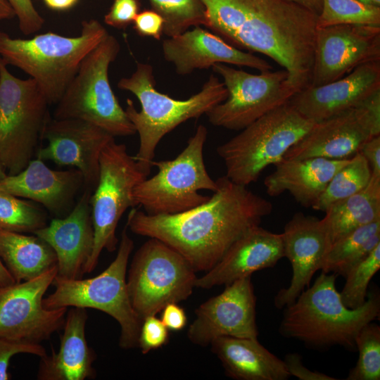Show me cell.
Wrapping results in <instances>:
<instances>
[{"label": "cell", "mask_w": 380, "mask_h": 380, "mask_svg": "<svg viewBox=\"0 0 380 380\" xmlns=\"http://www.w3.org/2000/svg\"><path fill=\"white\" fill-rule=\"evenodd\" d=\"M380 61V26L339 25L317 28L310 86L336 80L365 63Z\"/></svg>", "instance_id": "2e32d148"}, {"label": "cell", "mask_w": 380, "mask_h": 380, "mask_svg": "<svg viewBox=\"0 0 380 380\" xmlns=\"http://www.w3.org/2000/svg\"><path fill=\"white\" fill-rule=\"evenodd\" d=\"M86 308L70 307L67 311L58 353L40 357L37 378L39 380H84L96 375L93 364L96 354L89 346L85 327Z\"/></svg>", "instance_id": "d4e9b609"}, {"label": "cell", "mask_w": 380, "mask_h": 380, "mask_svg": "<svg viewBox=\"0 0 380 380\" xmlns=\"http://www.w3.org/2000/svg\"><path fill=\"white\" fill-rule=\"evenodd\" d=\"M283 258L282 234L273 233L257 225L235 241L213 268L197 277L195 286L208 289L227 285L251 277L256 271L272 267Z\"/></svg>", "instance_id": "603a6c76"}, {"label": "cell", "mask_w": 380, "mask_h": 380, "mask_svg": "<svg viewBox=\"0 0 380 380\" xmlns=\"http://www.w3.org/2000/svg\"><path fill=\"white\" fill-rule=\"evenodd\" d=\"M190 263L163 241L150 238L135 252L127 272L131 305L142 321L172 303L187 299L197 277Z\"/></svg>", "instance_id": "8fae6325"}, {"label": "cell", "mask_w": 380, "mask_h": 380, "mask_svg": "<svg viewBox=\"0 0 380 380\" xmlns=\"http://www.w3.org/2000/svg\"><path fill=\"white\" fill-rule=\"evenodd\" d=\"M0 258L15 282L32 279L57 266L53 249L34 234L0 229Z\"/></svg>", "instance_id": "83f0119b"}, {"label": "cell", "mask_w": 380, "mask_h": 380, "mask_svg": "<svg viewBox=\"0 0 380 380\" xmlns=\"http://www.w3.org/2000/svg\"><path fill=\"white\" fill-rule=\"evenodd\" d=\"M82 184L80 170H54L39 158L32 160L20 172L7 175L0 181V190L42 205L60 215L72 202Z\"/></svg>", "instance_id": "cb8c5ba5"}, {"label": "cell", "mask_w": 380, "mask_h": 380, "mask_svg": "<svg viewBox=\"0 0 380 380\" xmlns=\"http://www.w3.org/2000/svg\"><path fill=\"white\" fill-rule=\"evenodd\" d=\"M133 24L134 30L141 37L159 40L163 34L164 20L153 9L139 12Z\"/></svg>", "instance_id": "60d3db41"}, {"label": "cell", "mask_w": 380, "mask_h": 380, "mask_svg": "<svg viewBox=\"0 0 380 380\" xmlns=\"http://www.w3.org/2000/svg\"><path fill=\"white\" fill-rule=\"evenodd\" d=\"M358 359L347 380L380 379V327L372 322L364 325L355 337Z\"/></svg>", "instance_id": "e575fe53"}, {"label": "cell", "mask_w": 380, "mask_h": 380, "mask_svg": "<svg viewBox=\"0 0 380 380\" xmlns=\"http://www.w3.org/2000/svg\"><path fill=\"white\" fill-rule=\"evenodd\" d=\"M146 178L124 144L117 143L114 138L103 148L99 180L89 200L94 243L85 273L94 270L103 250L113 252L117 248L119 220L127 208L135 207L133 190Z\"/></svg>", "instance_id": "7c38bea8"}, {"label": "cell", "mask_w": 380, "mask_h": 380, "mask_svg": "<svg viewBox=\"0 0 380 380\" xmlns=\"http://www.w3.org/2000/svg\"><path fill=\"white\" fill-rule=\"evenodd\" d=\"M153 70L151 65L137 63L135 71L118 82L120 89L133 94L141 104L139 111L133 101L127 99L125 110L139 137L134 158L146 177L160 141L180 124L205 114L228 95L224 83L211 75L198 93L187 99H175L156 89Z\"/></svg>", "instance_id": "277c9868"}, {"label": "cell", "mask_w": 380, "mask_h": 380, "mask_svg": "<svg viewBox=\"0 0 380 380\" xmlns=\"http://www.w3.org/2000/svg\"><path fill=\"white\" fill-rule=\"evenodd\" d=\"M15 13L7 0H0V20L11 19Z\"/></svg>", "instance_id": "c3c4849f"}, {"label": "cell", "mask_w": 380, "mask_h": 380, "mask_svg": "<svg viewBox=\"0 0 380 380\" xmlns=\"http://www.w3.org/2000/svg\"><path fill=\"white\" fill-rule=\"evenodd\" d=\"M57 266L32 279L0 286V338L40 344L63 329L68 308L48 310L42 300Z\"/></svg>", "instance_id": "5bb4252c"}, {"label": "cell", "mask_w": 380, "mask_h": 380, "mask_svg": "<svg viewBox=\"0 0 380 380\" xmlns=\"http://www.w3.org/2000/svg\"><path fill=\"white\" fill-rule=\"evenodd\" d=\"M224 372L236 380H286L291 376L283 360L258 338L221 336L210 344Z\"/></svg>", "instance_id": "4316f807"}, {"label": "cell", "mask_w": 380, "mask_h": 380, "mask_svg": "<svg viewBox=\"0 0 380 380\" xmlns=\"http://www.w3.org/2000/svg\"><path fill=\"white\" fill-rule=\"evenodd\" d=\"M350 158L282 159L264 180L266 192L274 197L288 191L297 203L312 208L333 176Z\"/></svg>", "instance_id": "484cf974"}, {"label": "cell", "mask_w": 380, "mask_h": 380, "mask_svg": "<svg viewBox=\"0 0 380 380\" xmlns=\"http://www.w3.org/2000/svg\"><path fill=\"white\" fill-rule=\"evenodd\" d=\"M160 320L169 330L175 331L182 330L187 323L184 310L177 303H169L163 308Z\"/></svg>", "instance_id": "7bdbcfd3"}, {"label": "cell", "mask_w": 380, "mask_h": 380, "mask_svg": "<svg viewBox=\"0 0 380 380\" xmlns=\"http://www.w3.org/2000/svg\"><path fill=\"white\" fill-rule=\"evenodd\" d=\"M363 3L380 7V0H359Z\"/></svg>", "instance_id": "681fc988"}, {"label": "cell", "mask_w": 380, "mask_h": 380, "mask_svg": "<svg viewBox=\"0 0 380 380\" xmlns=\"http://www.w3.org/2000/svg\"><path fill=\"white\" fill-rule=\"evenodd\" d=\"M168 339L169 329L156 315L148 316L142 320L138 347L143 354L162 347L167 343Z\"/></svg>", "instance_id": "8d00e7d4"}, {"label": "cell", "mask_w": 380, "mask_h": 380, "mask_svg": "<svg viewBox=\"0 0 380 380\" xmlns=\"http://www.w3.org/2000/svg\"><path fill=\"white\" fill-rule=\"evenodd\" d=\"M207 25L237 49L267 56L298 92L310 85L317 15L287 0H201Z\"/></svg>", "instance_id": "7a4b0ae2"}, {"label": "cell", "mask_w": 380, "mask_h": 380, "mask_svg": "<svg viewBox=\"0 0 380 380\" xmlns=\"http://www.w3.org/2000/svg\"><path fill=\"white\" fill-rule=\"evenodd\" d=\"M380 135L376 123L361 104L315 122L286 153L283 159L324 158L345 159L360 151L363 144Z\"/></svg>", "instance_id": "ac0fdd59"}, {"label": "cell", "mask_w": 380, "mask_h": 380, "mask_svg": "<svg viewBox=\"0 0 380 380\" xmlns=\"http://www.w3.org/2000/svg\"><path fill=\"white\" fill-rule=\"evenodd\" d=\"M324 212L321 220L330 246L348 232L380 220V177L372 175L362 190L332 203Z\"/></svg>", "instance_id": "f1b7e54d"}, {"label": "cell", "mask_w": 380, "mask_h": 380, "mask_svg": "<svg viewBox=\"0 0 380 380\" xmlns=\"http://www.w3.org/2000/svg\"><path fill=\"white\" fill-rule=\"evenodd\" d=\"M208 129L200 125L186 146L173 160L153 161L158 172L139 182L132 193L134 206L143 207L148 215L179 213L208 201L210 196L198 191L217 189L209 175L203 159Z\"/></svg>", "instance_id": "9c48e42d"}, {"label": "cell", "mask_w": 380, "mask_h": 380, "mask_svg": "<svg viewBox=\"0 0 380 380\" xmlns=\"http://www.w3.org/2000/svg\"><path fill=\"white\" fill-rule=\"evenodd\" d=\"M371 178L368 162L357 152L333 176L312 208L324 212L332 203L362 190Z\"/></svg>", "instance_id": "4dcf8cb0"}, {"label": "cell", "mask_w": 380, "mask_h": 380, "mask_svg": "<svg viewBox=\"0 0 380 380\" xmlns=\"http://www.w3.org/2000/svg\"><path fill=\"white\" fill-rule=\"evenodd\" d=\"M45 5L54 11H66L76 5L78 0H43Z\"/></svg>", "instance_id": "f6af8a7d"}, {"label": "cell", "mask_w": 380, "mask_h": 380, "mask_svg": "<svg viewBox=\"0 0 380 380\" xmlns=\"http://www.w3.org/2000/svg\"><path fill=\"white\" fill-rule=\"evenodd\" d=\"M114 138L100 127L82 120L50 118L42 135L47 144L36 153L37 158L75 167L91 189L99 180L101 153Z\"/></svg>", "instance_id": "e0dca14e"}, {"label": "cell", "mask_w": 380, "mask_h": 380, "mask_svg": "<svg viewBox=\"0 0 380 380\" xmlns=\"http://www.w3.org/2000/svg\"><path fill=\"white\" fill-rule=\"evenodd\" d=\"M290 376H294L299 380H336V378L324 373L312 371L308 369L302 362V358L298 353H287L283 360Z\"/></svg>", "instance_id": "b9f144b4"}, {"label": "cell", "mask_w": 380, "mask_h": 380, "mask_svg": "<svg viewBox=\"0 0 380 380\" xmlns=\"http://www.w3.org/2000/svg\"><path fill=\"white\" fill-rule=\"evenodd\" d=\"M205 203L190 210L148 215L133 207L126 226L133 233L157 239L182 255L195 271L207 272L245 232L260 225L273 205L246 186L223 176Z\"/></svg>", "instance_id": "6da1fadb"}, {"label": "cell", "mask_w": 380, "mask_h": 380, "mask_svg": "<svg viewBox=\"0 0 380 380\" xmlns=\"http://www.w3.org/2000/svg\"><path fill=\"white\" fill-rule=\"evenodd\" d=\"M380 268V243L368 255L353 266L345 276L340 293L343 304L350 309L362 306L367 300L369 284Z\"/></svg>", "instance_id": "d590c367"}, {"label": "cell", "mask_w": 380, "mask_h": 380, "mask_svg": "<svg viewBox=\"0 0 380 380\" xmlns=\"http://www.w3.org/2000/svg\"><path fill=\"white\" fill-rule=\"evenodd\" d=\"M27 353L37 355L39 357L47 353L41 344H34L22 341L0 338V380H9L11 375L8 367L13 356Z\"/></svg>", "instance_id": "74e56055"}, {"label": "cell", "mask_w": 380, "mask_h": 380, "mask_svg": "<svg viewBox=\"0 0 380 380\" xmlns=\"http://www.w3.org/2000/svg\"><path fill=\"white\" fill-rule=\"evenodd\" d=\"M336 277L322 272L311 286L284 308L279 328L281 336L298 340L315 350L335 346L349 350L356 349L355 337L359 330L379 317V293H368L362 306L350 309L343 304L336 289Z\"/></svg>", "instance_id": "3957f363"}, {"label": "cell", "mask_w": 380, "mask_h": 380, "mask_svg": "<svg viewBox=\"0 0 380 380\" xmlns=\"http://www.w3.org/2000/svg\"><path fill=\"white\" fill-rule=\"evenodd\" d=\"M108 34L98 20L82 23L80 34L67 37L52 32L30 39L0 30V57L27 74L50 104L60 100L84 58Z\"/></svg>", "instance_id": "5b68a950"}, {"label": "cell", "mask_w": 380, "mask_h": 380, "mask_svg": "<svg viewBox=\"0 0 380 380\" xmlns=\"http://www.w3.org/2000/svg\"><path fill=\"white\" fill-rule=\"evenodd\" d=\"M380 243V220L358 227L338 239L329 246L322 272L343 277Z\"/></svg>", "instance_id": "f546056e"}, {"label": "cell", "mask_w": 380, "mask_h": 380, "mask_svg": "<svg viewBox=\"0 0 380 380\" xmlns=\"http://www.w3.org/2000/svg\"><path fill=\"white\" fill-rule=\"evenodd\" d=\"M195 310L187 330L194 344L207 346L221 336L258 338L256 296L251 277L237 279Z\"/></svg>", "instance_id": "9a60e30c"}, {"label": "cell", "mask_w": 380, "mask_h": 380, "mask_svg": "<svg viewBox=\"0 0 380 380\" xmlns=\"http://www.w3.org/2000/svg\"><path fill=\"white\" fill-rule=\"evenodd\" d=\"M91 190L86 189L70 213L53 219L32 234L49 243L57 257L56 277L82 279L91 258L94 233L89 203Z\"/></svg>", "instance_id": "7402d4cb"}, {"label": "cell", "mask_w": 380, "mask_h": 380, "mask_svg": "<svg viewBox=\"0 0 380 380\" xmlns=\"http://www.w3.org/2000/svg\"><path fill=\"white\" fill-rule=\"evenodd\" d=\"M359 152L368 162L372 175L380 177V135L365 141Z\"/></svg>", "instance_id": "ee69618b"}, {"label": "cell", "mask_w": 380, "mask_h": 380, "mask_svg": "<svg viewBox=\"0 0 380 380\" xmlns=\"http://www.w3.org/2000/svg\"><path fill=\"white\" fill-rule=\"evenodd\" d=\"M289 102L264 115L217 148L226 177L246 186L258 180L269 165H275L313 126Z\"/></svg>", "instance_id": "52a82bcc"}, {"label": "cell", "mask_w": 380, "mask_h": 380, "mask_svg": "<svg viewBox=\"0 0 380 380\" xmlns=\"http://www.w3.org/2000/svg\"><path fill=\"white\" fill-rule=\"evenodd\" d=\"M282 234L284 257L290 261L292 277L289 286L281 289L274 303L279 309L293 303L321 270L329 248L327 232L321 219L296 213L284 226Z\"/></svg>", "instance_id": "d6986e66"}, {"label": "cell", "mask_w": 380, "mask_h": 380, "mask_svg": "<svg viewBox=\"0 0 380 380\" xmlns=\"http://www.w3.org/2000/svg\"><path fill=\"white\" fill-rule=\"evenodd\" d=\"M6 175V169L0 158V181L2 180Z\"/></svg>", "instance_id": "f907efd6"}, {"label": "cell", "mask_w": 380, "mask_h": 380, "mask_svg": "<svg viewBox=\"0 0 380 380\" xmlns=\"http://www.w3.org/2000/svg\"><path fill=\"white\" fill-rule=\"evenodd\" d=\"M152 9L164 20L163 34L177 36L191 26L204 25L207 19L201 0H149Z\"/></svg>", "instance_id": "d6a6232c"}, {"label": "cell", "mask_w": 380, "mask_h": 380, "mask_svg": "<svg viewBox=\"0 0 380 380\" xmlns=\"http://www.w3.org/2000/svg\"><path fill=\"white\" fill-rule=\"evenodd\" d=\"M139 9V0H113L104 15V23L115 28L125 29L133 23Z\"/></svg>", "instance_id": "ab89813d"}, {"label": "cell", "mask_w": 380, "mask_h": 380, "mask_svg": "<svg viewBox=\"0 0 380 380\" xmlns=\"http://www.w3.org/2000/svg\"><path fill=\"white\" fill-rule=\"evenodd\" d=\"M47 216L34 203L0 190V229L33 233L45 227Z\"/></svg>", "instance_id": "836d02e7"}, {"label": "cell", "mask_w": 380, "mask_h": 380, "mask_svg": "<svg viewBox=\"0 0 380 380\" xmlns=\"http://www.w3.org/2000/svg\"><path fill=\"white\" fill-rule=\"evenodd\" d=\"M120 50L118 40L108 34L84 58L56 103L53 118L82 120L100 127L114 137L137 133L108 79L109 67Z\"/></svg>", "instance_id": "ba28073f"}, {"label": "cell", "mask_w": 380, "mask_h": 380, "mask_svg": "<svg viewBox=\"0 0 380 380\" xmlns=\"http://www.w3.org/2000/svg\"><path fill=\"white\" fill-rule=\"evenodd\" d=\"M49 105L32 79L11 74L0 57V158L8 175L20 172L36 154Z\"/></svg>", "instance_id": "30bf717a"}, {"label": "cell", "mask_w": 380, "mask_h": 380, "mask_svg": "<svg viewBox=\"0 0 380 380\" xmlns=\"http://www.w3.org/2000/svg\"><path fill=\"white\" fill-rule=\"evenodd\" d=\"M213 70L220 75L227 97L205 115L214 126L241 130L272 110L289 102L296 91L289 83L285 70L251 74L215 63Z\"/></svg>", "instance_id": "4fadbf2b"}, {"label": "cell", "mask_w": 380, "mask_h": 380, "mask_svg": "<svg viewBox=\"0 0 380 380\" xmlns=\"http://www.w3.org/2000/svg\"><path fill=\"white\" fill-rule=\"evenodd\" d=\"M15 283L0 258V286H7Z\"/></svg>", "instance_id": "7dc6e473"}, {"label": "cell", "mask_w": 380, "mask_h": 380, "mask_svg": "<svg viewBox=\"0 0 380 380\" xmlns=\"http://www.w3.org/2000/svg\"><path fill=\"white\" fill-rule=\"evenodd\" d=\"M134 241L125 225L113 261L101 274L88 279H66L56 276L54 291L42 300L48 310L77 307L102 311L120 327L119 346L129 350L138 347L142 321L134 312L127 288V269Z\"/></svg>", "instance_id": "8992f818"}, {"label": "cell", "mask_w": 380, "mask_h": 380, "mask_svg": "<svg viewBox=\"0 0 380 380\" xmlns=\"http://www.w3.org/2000/svg\"><path fill=\"white\" fill-rule=\"evenodd\" d=\"M339 25L380 26V7L359 0H322L317 27Z\"/></svg>", "instance_id": "1f68e13d"}, {"label": "cell", "mask_w": 380, "mask_h": 380, "mask_svg": "<svg viewBox=\"0 0 380 380\" xmlns=\"http://www.w3.org/2000/svg\"><path fill=\"white\" fill-rule=\"evenodd\" d=\"M295 4H297L310 11L315 13L317 15L321 11L322 6V0H287Z\"/></svg>", "instance_id": "bcb514c9"}, {"label": "cell", "mask_w": 380, "mask_h": 380, "mask_svg": "<svg viewBox=\"0 0 380 380\" xmlns=\"http://www.w3.org/2000/svg\"><path fill=\"white\" fill-rule=\"evenodd\" d=\"M162 51L165 60L172 63L181 75L208 69L215 63L246 66L260 72L272 69L266 60L236 48L201 26L165 39Z\"/></svg>", "instance_id": "44dd1931"}, {"label": "cell", "mask_w": 380, "mask_h": 380, "mask_svg": "<svg viewBox=\"0 0 380 380\" xmlns=\"http://www.w3.org/2000/svg\"><path fill=\"white\" fill-rule=\"evenodd\" d=\"M380 89V61L363 64L333 82L308 86L289 103L305 118L319 122L358 106Z\"/></svg>", "instance_id": "ffe728a7"}, {"label": "cell", "mask_w": 380, "mask_h": 380, "mask_svg": "<svg viewBox=\"0 0 380 380\" xmlns=\"http://www.w3.org/2000/svg\"><path fill=\"white\" fill-rule=\"evenodd\" d=\"M18 18V27L24 35L39 31L44 24L43 17L35 8L32 0H7Z\"/></svg>", "instance_id": "f35d334b"}]
</instances>
